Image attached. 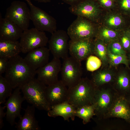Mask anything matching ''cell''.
Returning a JSON list of instances; mask_svg holds the SVG:
<instances>
[{
  "mask_svg": "<svg viewBox=\"0 0 130 130\" xmlns=\"http://www.w3.org/2000/svg\"><path fill=\"white\" fill-rule=\"evenodd\" d=\"M96 87L91 80L82 78L74 86L68 88L67 102L76 108L94 104Z\"/></svg>",
  "mask_w": 130,
  "mask_h": 130,
  "instance_id": "2",
  "label": "cell"
},
{
  "mask_svg": "<svg viewBox=\"0 0 130 130\" xmlns=\"http://www.w3.org/2000/svg\"><path fill=\"white\" fill-rule=\"evenodd\" d=\"M100 4L103 7L109 8L114 6V0H97Z\"/></svg>",
  "mask_w": 130,
  "mask_h": 130,
  "instance_id": "35",
  "label": "cell"
},
{
  "mask_svg": "<svg viewBox=\"0 0 130 130\" xmlns=\"http://www.w3.org/2000/svg\"><path fill=\"white\" fill-rule=\"evenodd\" d=\"M46 86L37 78H34L20 88L25 100L39 110L47 111L51 106L46 98Z\"/></svg>",
  "mask_w": 130,
  "mask_h": 130,
  "instance_id": "3",
  "label": "cell"
},
{
  "mask_svg": "<svg viewBox=\"0 0 130 130\" xmlns=\"http://www.w3.org/2000/svg\"><path fill=\"white\" fill-rule=\"evenodd\" d=\"M106 22L108 25L109 26L117 27L122 24L123 20L120 17L116 15H113L108 18Z\"/></svg>",
  "mask_w": 130,
  "mask_h": 130,
  "instance_id": "31",
  "label": "cell"
},
{
  "mask_svg": "<svg viewBox=\"0 0 130 130\" xmlns=\"http://www.w3.org/2000/svg\"><path fill=\"white\" fill-rule=\"evenodd\" d=\"M112 117L122 119L130 124V105L124 96L117 93L109 110L103 119Z\"/></svg>",
  "mask_w": 130,
  "mask_h": 130,
  "instance_id": "14",
  "label": "cell"
},
{
  "mask_svg": "<svg viewBox=\"0 0 130 130\" xmlns=\"http://www.w3.org/2000/svg\"><path fill=\"white\" fill-rule=\"evenodd\" d=\"M30 8V19L35 28L52 34L57 30L56 21L53 17L33 5L30 0H25Z\"/></svg>",
  "mask_w": 130,
  "mask_h": 130,
  "instance_id": "5",
  "label": "cell"
},
{
  "mask_svg": "<svg viewBox=\"0 0 130 130\" xmlns=\"http://www.w3.org/2000/svg\"><path fill=\"white\" fill-rule=\"evenodd\" d=\"M120 43L125 51L130 50V37L127 33L121 38Z\"/></svg>",
  "mask_w": 130,
  "mask_h": 130,
  "instance_id": "32",
  "label": "cell"
},
{
  "mask_svg": "<svg viewBox=\"0 0 130 130\" xmlns=\"http://www.w3.org/2000/svg\"><path fill=\"white\" fill-rule=\"evenodd\" d=\"M4 77L13 89L20 88L34 78L36 70L31 68L19 55L9 59Z\"/></svg>",
  "mask_w": 130,
  "mask_h": 130,
  "instance_id": "1",
  "label": "cell"
},
{
  "mask_svg": "<svg viewBox=\"0 0 130 130\" xmlns=\"http://www.w3.org/2000/svg\"><path fill=\"white\" fill-rule=\"evenodd\" d=\"M48 41L44 32L35 28L28 29L23 31L20 38L21 52L26 53L35 48L45 46Z\"/></svg>",
  "mask_w": 130,
  "mask_h": 130,
  "instance_id": "7",
  "label": "cell"
},
{
  "mask_svg": "<svg viewBox=\"0 0 130 130\" xmlns=\"http://www.w3.org/2000/svg\"><path fill=\"white\" fill-rule=\"evenodd\" d=\"M60 72L63 82L68 88L73 87L82 78L81 62L68 57L63 59Z\"/></svg>",
  "mask_w": 130,
  "mask_h": 130,
  "instance_id": "6",
  "label": "cell"
},
{
  "mask_svg": "<svg viewBox=\"0 0 130 130\" xmlns=\"http://www.w3.org/2000/svg\"><path fill=\"white\" fill-rule=\"evenodd\" d=\"M127 33L128 34L130 37V31L128 32H127Z\"/></svg>",
  "mask_w": 130,
  "mask_h": 130,
  "instance_id": "40",
  "label": "cell"
},
{
  "mask_svg": "<svg viewBox=\"0 0 130 130\" xmlns=\"http://www.w3.org/2000/svg\"><path fill=\"white\" fill-rule=\"evenodd\" d=\"M119 7L123 10L130 12V0H118Z\"/></svg>",
  "mask_w": 130,
  "mask_h": 130,
  "instance_id": "33",
  "label": "cell"
},
{
  "mask_svg": "<svg viewBox=\"0 0 130 130\" xmlns=\"http://www.w3.org/2000/svg\"><path fill=\"white\" fill-rule=\"evenodd\" d=\"M35 107L28 105L26 109L24 115L16 123L15 127L17 130H40V128L35 116Z\"/></svg>",
  "mask_w": 130,
  "mask_h": 130,
  "instance_id": "19",
  "label": "cell"
},
{
  "mask_svg": "<svg viewBox=\"0 0 130 130\" xmlns=\"http://www.w3.org/2000/svg\"><path fill=\"white\" fill-rule=\"evenodd\" d=\"M9 59L0 58V75L5 73L8 65Z\"/></svg>",
  "mask_w": 130,
  "mask_h": 130,
  "instance_id": "34",
  "label": "cell"
},
{
  "mask_svg": "<svg viewBox=\"0 0 130 130\" xmlns=\"http://www.w3.org/2000/svg\"><path fill=\"white\" fill-rule=\"evenodd\" d=\"M116 92L112 88L96 87L95 101L96 118H103L109 110L114 100Z\"/></svg>",
  "mask_w": 130,
  "mask_h": 130,
  "instance_id": "8",
  "label": "cell"
},
{
  "mask_svg": "<svg viewBox=\"0 0 130 130\" xmlns=\"http://www.w3.org/2000/svg\"><path fill=\"white\" fill-rule=\"evenodd\" d=\"M107 51V48L103 42L98 40L93 43V54L101 60L103 66L107 65L109 63Z\"/></svg>",
  "mask_w": 130,
  "mask_h": 130,
  "instance_id": "25",
  "label": "cell"
},
{
  "mask_svg": "<svg viewBox=\"0 0 130 130\" xmlns=\"http://www.w3.org/2000/svg\"><path fill=\"white\" fill-rule=\"evenodd\" d=\"M13 89L5 78L0 75V104L6 102V98L11 95Z\"/></svg>",
  "mask_w": 130,
  "mask_h": 130,
  "instance_id": "26",
  "label": "cell"
},
{
  "mask_svg": "<svg viewBox=\"0 0 130 130\" xmlns=\"http://www.w3.org/2000/svg\"><path fill=\"white\" fill-rule=\"evenodd\" d=\"M62 64L59 59L53 58L50 62L36 70L37 79L46 86L57 82Z\"/></svg>",
  "mask_w": 130,
  "mask_h": 130,
  "instance_id": "11",
  "label": "cell"
},
{
  "mask_svg": "<svg viewBox=\"0 0 130 130\" xmlns=\"http://www.w3.org/2000/svg\"><path fill=\"white\" fill-rule=\"evenodd\" d=\"M113 88L118 94L125 96L130 94V75L125 71L116 74Z\"/></svg>",
  "mask_w": 130,
  "mask_h": 130,
  "instance_id": "21",
  "label": "cell"
},
{
  "mask_svg": "<svg viewBox=\"0 0 130 130\" xmlns=\"http://www.w3.org/2000/svg\"><path fill=\"white\" fill-rule=\"evenodd\" d=\"M99 5L95 0H81L72 5L69 8L70 12L78 16L93 20L99 13Z\"/></svg>",
  "mask_w": 130,
  "mask_h": 130,
  "instance_id": "13",
  "label": "cell"
},
{
  "mask_svg": "<svg viewBox=\"0 0 130 130\" xmlns=\"http://www.w3.org/2000/svg\"><path fill=\"white\" fill-rule=\"evenodd\" d=\"M66 3H68L69 4H73L76 2H77L79 1H81V0H62Z\"/></svg>",
  "mask_w": 130,
  "mask_h": 130,
  "instance_id": "37",
  "label": "cell"
},
{
  "mask_svg": "<svg viewBox=\"0 0 130 130\" xmlns=\"http://www.w3.org/2000/svg\"><path fill=\"white\" fill-rule=\"evenodd\" d=\"M5 18L24 31L28 29L31 20L30 9L25 2L14 1L7 8Z\"/></svg>",
  "mask_w": 130,
  "mask_h": 130,
  "instance_id": "4",
  "label": "cell"
},
{
  "mask_svg": "<svg viewBox=\"0 0 130 130\" xmlns=\"http://www.w3.org/2000/svg\"><path fill=\"white\" fill-rule=\"evenodd\" d=\"M102 65L101 60L98 57L91 55L87 58L86 68L87 71L93 72L99 68Z\"/></svg>",
  "mask_w": 130,
  "mask_h": 130,
  "instance_id": "28",
  "label": "cell"
},
{
  "mask_svg": "<svg viewBox=\"0 0 130 130\" xmlns=\"http://www.w3.org/2000/svg\"><path fill=\"white\" fill-rule=\"evenodd\" d=\"M6 106H2L0 104V130L3 127L4 124L3 123V119L6 116V113L4 112Z\"/></svg>",
  "mask_w": 130,
  "mask_h": 130,
  "instance_id": "36",
  "label": "cell"
},
{
  "mask_svg": "<svg viewBox=\"0 0 130 130\" xmlns=\"http://www.w3.org/2000/svg\"><path fill=\"white\" fill-rule=\"evenodd\" d=\"M50 52L45 46L39 47L28 52L24 59L31 68L36 70L49 62Z\"/></svg>",
  "mask_w": 130,
  "mask_h": 130,
  "instance_id": "17",
  "label": "cell"
},
{
  "mask_svg": "<svg viewBox=\"0 0 130 130\" xmlns=\"http://www.w3.org/2000/svg\"><path fill=\"white\" fill-rule=\"evenodd\" d=\"M93 43L91 39L69 41V53L71 56L78 61L81 62L93 54Z\"/></svg>",
  "mask_w": 130,
  "mask_h": 130,
  "instance_id": "15",
  "label": "cell"
},
{
  "mask_svg": "<svg viewBox=\"0 0 130 130\" xmlns=\"http://www.w3.org/2000/svg\"><path fill=\"white\" fill-rule=\"evenodd\" d=\"M116 74L111 70L105 69L94 73L91 80L96 88L113 83Z\"/></svg>",
  "mask_w": 130,
  "mask_h": 130,
  "instance_id": "23",
  "label": "cell"
},
{
  "mask_svg": "<svg viewBox=\"0 0 130 130\" xmlns=\"http://www.w3.org/2000/svg\"><path fill=\"white\" fill-rule=\"evenodd\" d=\"M39 2L47 3L50 2L51 0H33Z\"/></svg>",
  "mask_w": 130,
  "mask_h": 130,
  "instance_id": "38",
  "label": "cell"
},
{
  "mask_svg": "<svg viewBox=\"0 0 130 130\" xmlns=\"http://www.w3.org/2000/svg\"><path fill=\"white\" fill-rule=\"evenodd\" d=\"M69 37L67 32L56 30L48 41L49 49L53 58L64 59L68 57Z\"/></svg>",
  "mask_w": 130,
  "mask_h": 130,
  "instance_id": "10",
  "label": "cell"
},
{
  "mask_svg": "<svg viewBox=\"0 0 130 130\" xmlns=\"http://www.w3.org/2000/svg\"><path fill=\"white\" fill-rule=\"evenodd\" d=\"M129 60L130 61V54L129 56Z\"/></svg>",
  "mask_w": 130,
  "mask_h": 130,
  "instance_id": "41",
  "label": "cell"
},
{
  "mask_svg": "<svg viewBox=\"0 0 130 130\" xmlns=\"http://www.w3.org/2000/svg\"><path fill=\"white\" fill-rule=\"evenodd\" d=\"M67 87L61 80L46 86V98L51 106L67 101L68 91Z\"/></svg>",
  "mask_w": 130,
  "mask_h": 130,
  "instance_id": "16",
  "label": "cell"
},
{
  "mask_svg": "<svg viewBox=\"0 0 130 130\" xmlns=\"http://www.w3.org/2000/svg\"><path fill=\"white\" fill-rule=\"evenodd\" d=\"M95 110L93 104L82 106L76 108L75 116L82 119L83 124H85L90 122L91 119L95 116Z\"/></svg>",
  "mask_w": 130,
  "mask_h": 130,
  "instance_id": "24",
  "label": "cell"
},
{
  "mask_svg": "<svg viewBox=\"0 0 130 130\" xmlns=\"http://www.w3.org/2000/svg\"><path fill=\"white\" fill-rule=\"evenodd\" d=\"M21 52V46L18 40H0V58L9 59Z\"/></svg>",
  "mask_w": 130,
  "mask_h": 130,
  "instance_id": "22",
  "label": "cell"
},
{
  "mask_svg": "<svg viewBox=\"0 0 130 130\" xmlns=\"http://www.w3.org/2000/svg\"><path fill=\"white\" fill-rule=\"evenodd\" d=\"M107 48L110 52L113 54L126 55L125 51L123 48L120 43L118 42L113 41L111 42Z\"/></svg>",
  "mask_w": 130,
  "mask_h": 130,
  "instance_id": "29",
  "label": "cell"
},
{
  "mask_svg": "<svg viewBox=\"0 0 130 130\" xmlns=\"http://www.w3.org/2000/svg\"><path fill=\"white\" fill-rule=\"evenodd\" d=\"M20 90L19 88L15 89L5 104L6 109V119L12 126L15 124L16 118H20L22 116L20 114L21 105L25 100L21 95Z\"/></svg>",
  "mask_w": 130,
  "mask_h": 130,
  "instance_id": "12",
  "label": "cell"
},
{
  "mask_svg": "<svg viewBox=\"0 0 130 130\" xmlns=\"http://www.w3.org/2000/svg\"><path fill=\"white\" fill-rule=\"evenodd\" d=\"M130 105V94L125 96Z\"/></svg>",
  "mask_w": 130,
  "mask_h": 130,
  "instance_id": "39",
  "label": "cell"
},
{
  "mask_svg": "<svg viewBox=\"0 0 130 130\" xmlns=\"http://www.w3.org/2000/svg\"><path fill=\"white\" fill-rule=\"evenodd\" d=\"M107 54L109 63L112 66H115L119 64H124L130 70L129 59L126 55H117L111 53L107 48Z\"/></svg>",
  "mask_w": 130,
  "mask_h": 130,
  "instance_id": "27",
  "label": "cell"
},
{
  "mask_svg": "<svg viewBox=\"0 0 130 130\" xmlns=\"http://www.w3.org/2000/svg\"><path fill=\"white\" fill-rule=\"evenodd\" d=\"M0 14V40L17 41L23 31L19 26Z\"/></svg>",
  "mask_w": 130,
  "mask_h": 130,
  "instance_id": "18",
  "label": "cell"
},
{
  "mask_svg": "<svg viewBox=\"0 0 130 130\" xmlns=\"http://www.w3.org/2000/svg\"><path fill=\"white\" fill-rule=\"evenodd\" d=\"M76 108L67 101L51 106V109L47 111L49 117H55L58 116L62 117L64 120L69 121L75 119Z\"/></svg>",
  "mask_w": 130,
  "mask_h": 130,
  "instance_id": "20",
  "label": "cell"
},
{
  "mask_svg": "<svg viewBox=\"0 0 130 130\" xmlns=\"http://www.w3.org/2000/svg\"><path fill=\"white\" fill-rule=\"evenodd\" d=\"M83 17L78 16L68 27L67 32L70 39H91L95 34L93 24Z\"/></svg>",
  "mask_w": 130,
  "mask_h": 130,
  "instance_id": "9",
  "label": "cell"
},
{
  "mask_svg": "<svg viewBox=\"0 0 130 130\" xmlns=\"http://www.w3.org/2000/svg\"><path fill=\"white\" fill-rule=\"evenodd\" d=\"M100 36L101 39L105 41L112 42L117 38L118 34L114 31L105 28L101 31Z\"/></svg>",
  "mask_w": 130,
  "mask_h": 130,
  "instance_id": "30",
  "label": "cell"
}]
</instances>
